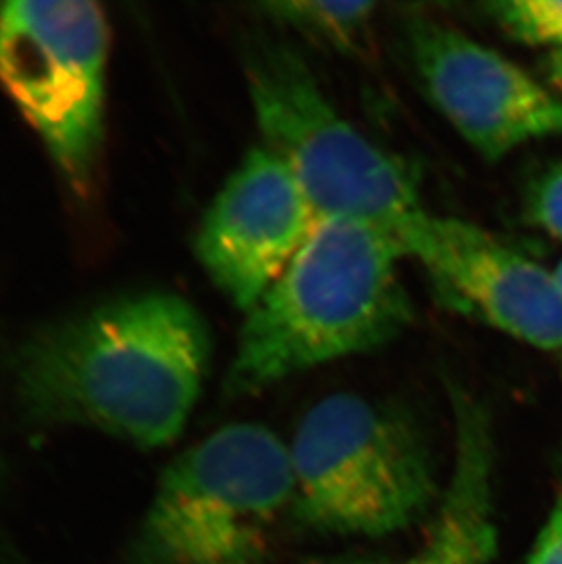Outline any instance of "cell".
<instances>
[{
	"instance_id": "cell-1",
	"label": "cell",
	"mask_w": 562,
	"mask_h": 564,
	"mask_svg": "<svg viewBox=\"0 0 562 564\" xmlns=\"http://www.w3.org/2000/svg\"><path fill=\"white\" fill-rule=\"evenodd\" d=\"M210 338L194 305L132 294L46 325L17 349L21 408L154 449L180 437L207 375Z\"/></svg>"
},
{
	"instance_id": "cell-2",
	"label": "cell",
	"mask_w": 562,
	"mask_h": 564,
	"mask_svg": "<svg viewBox=\"0 0 562 564\" xmlns=\"http://www.w3.org/2000/svg\"><path fill=\"white\" fill-rule=\"evenodd\" d=\"M395 236L320 219L277 282L245 313L227 375L230 397L258 394L309 369L372 351L413 318Z\"/></svg>"
},
{
	"instance_id": "cell-3",
	"label": "cell",
	"mask_w": 562,
	"mask_h": 564,
	"mask_svg": "<svg viewBox=\"0 0 562 564\" xmlns=\"http://www.w3.org/2000/svg\"><path fill=\"white\" fill-rule=\"evenodd\" d=\"M289 455L292 517L316 533L383 538L422 521L439 499L419 422L358 394H331L313 405Z\"/></svg>"
},
{
	"instance_id": "cell-4",
	"label": "cell",
	"mask_w": 562,
	"mask_h": 564,
	"mask_svg": "<svg viewBox=\"0 0 562 564\" xmlns=\"http://www.w3.org/2000/svg\"><path fill=\"white\" fill-rule=\"evenodd\" d=\"M292 505L289 446L260 424L221 427L165 469L133 561L272 564Z\"/></svg>"
},
{
	"instance_id": "cell-5",
	"label": "cell",
	"mask_w": 562,
	"mask_h": 564,
	"mask_svg": "<svg viewBox=\"0 0 562 564\" xmlns=\"http://www.w3.org/2000/svg\"><path fill=\"white\" fill-rule=\"evenodd\" d=\"M245 77L261 144L291 171L320 219L397 236L424 208L411 172L336 110L291 44L256 39Z\"/></svg>"
},
{
	"instance_id": "cell-6",
	"label": "cell",
	"mask_w": 562,
	"mask_h": 564,
	"mask_svg": "<svg viewBox=\"0 0 562 564\" xmlns=\"http://www.w3.org/2000/svg\"><path fill=\"white\" fill-rule=\"evenodd\" d=\"M107 17L94 2L0 4V83L77 196L105 144Z\"/></svg>"
},
{
	"instance_id": "cell-7",
	"label": "cell",
	"mask_w": 562,
	"mask_h": 564,
	"mask_svg": "<svg viewBox=\"0 0 562 564\" xmlns=\"http://www.w3.org/2000/svg\"><path fill=\"white\" fill-rule=\"evenodd\" d=\"M395 238L444 302L530 346L562 351L561 289L536 261L475 225L425 208Z\"/></svg>"
},
{
	"instance_id": "cell-8",
	"label": "cell",
	"mask_w": 562,
	"mask_h": 564,
	"mask_svg": "<svg viewBox=\"0 0 562 564\" xmlns=\"http://www.w3.org/2000/svg\"><path fill=\"white\" fill-rule=\"evenodd\" d=\"M408 44L430 101L484 160L562 133V101L495 50L422 17Z\"/></svg>"
},
{
	"instance_id": "cell-9",
	"label": "cell",
	"mask_w": 562,
	"mask_h": 564,
	"mask_svg": "<svg viewBox=\"0 0 562 564\" xmlns=\"http://www.w3.org/2000/svg\"><path fill=\"white\" fill-rule=\"evenodd\" d=\"M318 224L291 171L260 144L247 152L210 203L197 230V260L216 288L247 313Z\"/></svg>"
},
{
	"instance_id": "cell-10",
	"label": "cell",
	"mask_w": 562,
	"mask_h": 564,
	"mask_svg": "<svg viewBox=\"0 0 562 564\" xmlns=\"http://www.w3.org/2000/svg\"><path fill=\"white\" fill-rule=\"evenodd\" d=\"M455 453L424 546L402 564H491L497 555L491 419L458 383L450 388Z\"/></svg>"
},
{
	"instance_id": "cell-11",
	"label": "cell",
	"mask_w": 562,
	"mask_h": 564,
	"mask_svg": "<svg viewBox=\"0 0 562 564\" xmlns=\"http://www.w3.org/2000/svg\"><path fill=\"white\" fill-rule=\"evenodd\" d=\"M266 10L272 19L296 28L307 37L331 44L335 48H355L371 22L375 2H318L292 0L269 2Z\"/></svg>"
},
{
	"instance_id": "cell-12",
	"label": "cell",
	"mask_w": 562,
	"mask_h": 564,
	"mask_svg": "<svg viewBox=\"0 0 562 564\" xmlns=\"http://www.w3.org/2000/svg\"><path fill=\"white\" fill-rule=\"evenodd\" d=\"M488 11L520 43L562 50V0H500Z\"/></svg>"
},
{
	"instance_id": "cell-13",
	"label": "cell",
	"mask_w": 562,
	"mask_h": 564,
	"mask_svg": "<svg viewBox=\"0 0 562 564\" xmlns=\"http://www.w3.org/2000/svg\"><path fill=\"white\" fill-rule=\"evenodd\" d=\"M528 213L533 224L562 240V161L531 183Z\"/></svg>"
},
{
	"instance_id": "cell-14",
	"label": "cell",
	"mask_w": 562,
	"mask_h": 564,
	"mask_svg": "<svg viewBox=\"0 0 562 564\" xmlns=\"http://www.w3.org/2000/svg\"><path fill=\"white\" fill-rule=\"evenodd\" d=\"M525 564H562V494Z\"/></svg>"
},
{
	"instance_id": "cell-15",
	"label": "cell",
	"mask_w": 562,
	"mask_h": 564,
	"mask_svg": "<svg viewBox=\"0 0 562 564\" xmlns=\"http://www.w3.org/2000/svg\"><path fill=\"white\" fill-rule=\"evenodd\" d=\"M548 79L562 96V50L553 52L547 63Z\"/></svg>"
},
{
	"instance_id": "cell-16",
	"label": "cell",
	"mask_w": 562,
	"mask_h": 564,
	"mask_svg": "<svg viewBox=\"0 0 562 564\" xmlns=\"http://www.w3.org/2000/svg\"><path fill=\"white\" fill-rule=\"evenodd\" d=\"M325 564H393L382 560H367V557H345V560L329 561Z\"/></svg>"
},
{
	"instance_id": "cell-17",
	"label": "cell",
	"mask_w": 562,
	"mask_h": 564,
	"mask_svg": "<svg viewBox=\"0 0 562 564\" xmlns=\"http://www.w3.org/2000/svg\"><path fill=\"white\" fill-rule=\"evenodd\" d=\"M553 278H555V282H558L559 289H561L562 293V261L559 263L558 271H555Z\"/></svg>"
}]
</instances>
